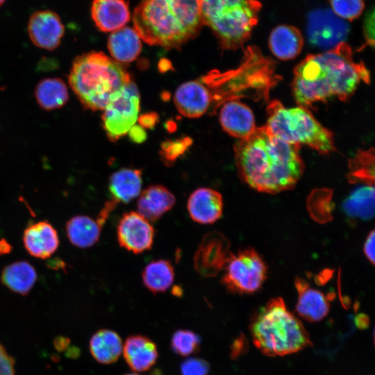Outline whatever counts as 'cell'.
<instances>
[{"label":"cell","instance_id":"obj_30","mask_svg":"<svg viewBox=\"0 0 375 375\" xmlns=\"http://www.w3.org/2000/svg\"><path fill=\"white\" fill-rule=\"evenodd\" d=\"M374 188L367 185L354 190L344 203L346 212L351 217L369 219L374 214Z\"/></svg>","mask_w":375,"mask_h":375},{"label":"cell","instance_id":"obj_11","mask_svg":"<svg viewBox=\"0 0 375 375\" xmlns=\"http://www.w3.org/2000/svg\"><path fill=\"white\" fill-rule=\"evenodd\" d=\"M155 230L149 221L138 212L123 215L117 228V238L121 247L133 253L151 249Z\"/></svg>","mask_w":375,"mask_h":375},{"label":"cell","instance_id":"obj_23","mask_svg":"<svg viewBox=\"0 0 375 375\" xmlns=\"http://www.w3.org/2000/svg\"><path fill=\"white\" fill-rule=\"evenodd\" d=\"M142 171L124 168L114 172L109 178L108 189L112 201L127 203L139 197L142 188Z\"/></svg>","mask_w":375,"mask_h":375},{"label":"cell","instance_id":"obj_7","mask_svg":"<svg viewBox=\"0 0 375 375\" xmlns=\"http://www.w3.org/2000/svg\"><path fill=\"white\" fill-rule=\"evenodd\" d=\"M266 126L276 137L292 144H305L322 153L335 150L332 133L304 107L286 108L278 100L267 107Z\"/></svg>","mask_w":375,"mask_h":375},{"label":"cell","instance_id":"obj_38","mask_svg":"<svg viewBox=\"0 0 375 375\" xmlns=\"http://www.w3.org/2000/svg\"><path fill=\"white\" fill-rule=\"evenodd\" d=\"M374 231L372 230L364 244L365 255L373 265L374 264Z\"/></svg>","mask_w":375,"mask_h":375},{"label":"cell","instance_id":"obj_39","mask_svg":"<svg viewBox=\"0 0 375 375\" xmlns=\"http://www.w3.org/2000/svg\"><path fill=\"white\" fill-rule=\"evenodd\" d=\"M244 346V342L242 340V338H240L237 339L234 344L232 346L231 350H232V356H237L240 354L241 351H242V349Z\"/></svg>","mask_w":375,"mask_h":375},{"label":"cell","instance_id":"obj_26","mask_svg":"<svg viewBox=\"0 0 375 375\" xmlns=\"http://www.w3.org/2000/svg\"><path fill=\"white\" fill-rule=\"evenodd\" d=\"M89 348L91 355L98 362L109 365L118 360L122 353L123 344L115 331L101 329L91 337Z\"/></svg>","mask_w":375,"mask_h":375},{"label":"cell","instance_id":"obj_4","mask_svg":"<svg viewBox=\"0 0 375 375\" xmlns=\"http://www.w3.org/2000/svg\"><path fill=\"white\" fill-rule=\"evenodd\" d=\"M131 81L119 62L98 51L77 57L69 75L72 89L81 103L92 110H104Z\"/></svg>","mask_w":375,"mask_h":375},{"label":"cell","instance_id":"obj_27","mask_svg":"<svg viewBox=\"0 0 375 375\" xmlns=\"http://www.w3.org/2000/svg\"><path fill=\"white\" fill-rule=\"evenodd\" d=\"M3 284L12 292L25 295L37 280V273L29 262L20 260L6 266L1 276Z\"/></svg>","mask_w":375,"mask_h":375},{"label":"cell","instance_id":"obj_29","mask_svg":"<svg viewBox=\"0 0 375 375\" xmlns=\"http://www.w3.org/2000/svg\"><path fill=\"white\" fill-rule=\"evenodd\" d=\"M35 97L41 108L47 110H54L62 107L67 103L68 90L60 78H45L37 85Z\"/></svg>","mask_w":375,"mask_h":375},{"label":"cell","instance_id":"obj_1","mask_svg":"<svg viewBox=\"0 0 375 375\" xmlns=\"http://www.w3.org/2000/svg\"><path fill=\"white\" fill-rule=\"evenodd\" d=\"M299 149L275 136L265 125L256 127L234 146L239 175L259 192L276 194L290 190L304 170Z\"/></svg>","mask_w":375,"mask_h":375},{"label":"cell","instance_id":"obj_16","mask_svg":"<svg viewBox=\"0 0 375 375\" xmlns=\"http://www.w3.org/2000/svg\"><path fill=\"white\" fill-rule=\"evenodd\" d=\"M219 121L226 133L240 140L248 137L256 128L252 110L237 99L228 100L222 105Z\"/></svg>","mask_w":375,"mask_h":375},{"label":"cell","instance_id":"obj_2","mask_svg":"<svg viewBox=\"0 0 375 375\" xmlns=\"http://www.w3.org/2000/svg\"><path fill=\"white\" fill-rule=\"evenodd\" d=\"M369 81V70L354 60L350 46L343 42L307 56L294 69L292 88L296 101L306 108L333 97L347 101L361 82Z\"/></svg>","mask_w":375,"mask_h":375},{"label":"cell","instance_id":"obj_36","mask_svg":"<svg viewBox=\"0 0 375 375\" xmlns=\"http://www.w3.org/2000/svg\"><path fill=\"white\" fill-rule=\"evenodd\" d=\"M364 33L365 39L369 45L374 46V11L367 15L364 22Z\"/></svg>","mask_w":375,"mask_h":375},{"label":"cell","instance_id":"obj_5","mask_svg":"<svg viewBox=\"0 0 375 375\" xmlns=\"http://www.w3.org/2000/svg\"><path fill=\"white\" fill-rule=\"evenodd\" d=\"M249 328L253 344L267 356H285L312 346L304 326L281 297L260 308Z\"/></svg>","mask_w":375,"mask_h":375},{"label":"cell","instance_id":"obj_33","mask_svg":"<svg viewBox=\"0 0 375 375\" xmlns=\"http://www.w3.org/2000/svg\"><path fill=\"white\" fill-rule=\"evenodd\" d=\"M330 3L336 16L348 21L359 17L365 8L363 0H330Z\"/></svg>","mask_w":375,"mask_h":375},{"label":"cell","instance_id":"obj_35","mask_svg":"<svg viewBox=\"0 0 375 375\" xmlns=\"http://www.w3.org/2000/svg\"><path fill=\"white\" fill-rule=\"evenodd\" d=\"M14 360L0 343V375H15Z\"/></svg>","mask_w":375,"mask_h":375},{"label":"cell","instance_id":"obj_15","mask_svg":"<svg viewBox=\"0 0 375 375\" xmlns=\"http://www.w3.org/2000/svg\"><path fill=\"white\" fill-rule=\"evenodd\" d=\"M187 208L193 221L201 224H213L222 215V196L215 190L199 188L190 194Z\"/></svg>","mask_w":375,"mask_h":375},{"label":"cell","instance_id":"obj_6","mask_svg":"<svg viewBox=\"0 0 375 375\" xmlns=\"http://www.w3.org/2000/svg\"><path fill=\"white\" fill-rule=\"evenodd\" d=\"M203 25L208 26L226 49L242 47L258 23V0H199Z\"/></svg>","mask_w":375,"mask_h":375},{"label":"cell","instance_id":"obj_28","mask_svg":"<svg viewBox=\"0 0 375 375\" xmlns=\"http://www.w3.org/2000/svg\"><path fill=\"white\" fill-rule=\"evenodd\" d=\"M142 278L144 286L153 294L164 292L174 282V269L168 260H153L146 265Z\"/></svg>","mask_w":375,"mask_h":375},{"label":"cell","instance_id":"obj_40","mask_svg":"<svg viewBox=\"0 0 375 375\" xmlns=\"http://www.w3.org/2000/svg\"><path fill=\"white\" fill-rule=\"evenodd\" d=\"M124 375H140V374H136V373H128V374H125Z\"/></svg>","mask_w":375,"mask_h":375},{"label":"cell","instance_id":"obj_31","mask_svg":"<svg viewBox=\"0 0 375 375\" xmlns=\"http://www.w3.org/2000/svg\"><path fill=\"white\" fill-rule=\"evenodd\" d=\"M348 178L352 183L362 181L367 185H374V149L360 150L349 160Z\"/></svg>","mask_w":375,"mask_h":375},{"label":"cell","instance_id":"obj_12","mask_svg":"<svg viewBox=\"0 0 375 375\" xmlns=\"http://www.w3.org/2000/svg\"><path fill=\"white\" fill-rule=\"evenodd\" d=\"M229 242L220 233L211 232L203 236L194 256V267L203 276H216L229 258Z\"/></svg>","mask_w":375,"mask_h":375},{"label":"cell","instance_id":"obj_10","mask_svg":"<svg viewBox=\"0 0 375 375\" xmlns=\"http://www.w3.org/2000/svg\"><path fill=\"white\" fill-rule=\"evenodd\" d=\"M349 27L332 10L317 9L308 15L307 33L309 42L315 47L331 49L344 42Z\"/></svg>","mask_w":375,"mask_h":375},{"label":"cell","instance_id":"obj_37","mask_svg":"<svg viewBox=\"0 0 375 375\" xmlns=\"http://www.w3.org/2000/svg\"><path fill=\"white\" fill-rule=\"evenodd\" d=\"M185 141H180L174 142L171 145L168 144L167 146L163 147V150L165 152L164 153L165 158L169 161L175 160L177 156L181 155L182 150L185 149Z\"/></svg>","mask_w":375,"mask_h":375},{"label":"cell","instance_id":"obj_19","mask_svg":"<svg viewBox=\"0 0 375 375\" xmlns=\"http://www.w3.org/2000/svg\"><path fill=\"white\" fill-rule=\"evenodd\" d=\"M295 287L298 292L296 310L303 319L316 322L322 320L328 313L330 304L321 291L309 286L303 279L297 278Z\"/></svg>","mask_w":375,"mask_h":375},{"label":"cell","instance_id":"obj_8","mask_svg":"<svg viewBox=\"0 0 375 375\" xmlns=\"http://www.w3.org/2000/svg\"><path fill=\"white\" fill-rule=\"evenodd\" d=\"M224 270L222 283L230 292L238 294L258 291L267 276V266L253 249L231 253Z\"/></svg>","mask_w":375,"mask_h":375},{"label":"cell","instance_id":"obj_20","mask_svg":"<svg viewBox=\"0 0 375 375\" xmlns=\"http://www.w3.org/2000/svg\"><path fill=\"white\" fill-rule=\"evenodd\" d=\"M122 352L127 365L135 372L147 371L156 363L158 357L156 344L142 335L128 337Z\"/></svg>","mask_w":375,"mask_h":375},{"label":"cell","instance_id":"obj_21","mask_svg":"<svg viewBox=\"0 0 375 375\" xmlns=\"http://www.w3.org/2000/svg\"><path fill=\"white\" fill-rule=\"evenodd\" d=\"M175 196L165 186L150 185L139 195L138 212L148 221L154 222L169 211L175 205Z\"/></svg>","mask_w":375,"mask_h":375},{"label":"cell","instance_id":"obj_9","mask_svg":"<svg viewBox=\"0 0 375 375\" xmlns=\"http://www.w3.org/2000/svg\"><path fill=\"white\" fill-rule=\"evenodd\" d=\"M139 110V92L131 81L103 110V128L110 140L115 141L131 131Z\"/></svg>","mask_w":375,"mask_h":375},{"label":"cell","instance_id":"obj_17","mask_svg":"<svg viewBox=\"0 0 375 375\" xmlns=\"http://www.w3.org/2000/svg\"><path fill=\"white\" fill-rule=\"evenodd\" d=\"M91 17L100 31L113 32L125 26L131 13L125 0H93Z\"/></svg>","mask_w":375,"mask_h":375},{"label":"cell","instance_id":"obj_3","mask_svg":"<svg viewBox=\"0 0 375 375\" xmlns=\"http://www.w3.org/2000/svg\"><path fill=\"white\" fill-rule=\"evenodd\" d=\"M132 19L143 41L169 49L192 39L203 25L199 0H142Z\"/></svg>","mask_w":375,"mask_h":375},{"label":"cell","instance_id":"obj_13","mask_svg":"<svg viewBox=\"0 0 375 375\" xmlns=\"http://www.w3.org/2000/svg\"><path fill=\"white\" fill-rule=\"evenodd\" d=\"M27 30L31 42L38 47L47 50L56 49L65 33L60 16L50 10L33 13L28 22Z\"/></svg>","mask_w":375,"mask_h":375},{"label":"cell","instance_id":"obj_18","mask_svg":"<svg viewBox=\"0 0 375 375\" xmlns=\"http://www.w3.org/2000/svg\"><path fill=\"white\" fill-rule=\"evenodd\" d=\"M23 242L30 255L42 259L50 257L59 245L58 233L47 221L28 226L24 230Z\"/></svg>","mask_w":375,"mask_h":375},{"label":"cell","instance_id":"obj_22","mask_svg":"<svg viewBox=\"0 0 375 375\" xmlns=\"http://www.w3.org/2000/svg\"><path fill=\"white\" fill-rule=\"evenodd\" d=\"M303 38L299 28L291 25H278L271 32L269 47L278 59L289 60L296 58L301 51Z\"/></svg>","mask_w":375,"mask_h":375},{"label":"cell","instance_id":"obj_34","mask_svg":"<svg viewBox=\"0 0 375 375\" xmlns=\"http://www.w3.org/2000/svg\"><path fill=\"white\" fill-rule=\"evenodd\" d=\"M210 366L205 360L189 358L181 365V375H208Z\"/></svg>","mask_w":375,"mask_h":375},{"label":"cell","instance_id":"obj_14","mask_svg":"<svg viewBox=\"0 0 375 375\" xmlns=\"http://www.w3.org/2000/svg\"><path fill=\"white\" fill-rule=\"evenodd\" d=\"M212 101L211 92L199 81L183 83L176 90L174 103L183 116L197 118L203 115Z\"/></svg>","mask_w":375,"mask_h":375},{"label":"cell","instance_id":"obj_41","mask_svg":"<svg viewBox=\"0 0 375 375\" xmlns=\"http://www.w3.org/2000/svg\"><path fill=\"white\" fill-rule=\"evenodd\" d=\"M6 0H0V6L3 4Z\"/></svg>","mask_w":375,"mask_h":375},{"label":"cell","instance_id":"obj_25","mask_svg":"<svg viewBox=\"0 0 375 375\" xmlns=\"http://www.w3.org/2000/svg\"><path fill=\"white\" fill-rule=\"evenodd\" d=\"M108 49L115 61H133L142 49L141 38L134 28L128 26L113 31L108 40Z\"/></svg>","mask_w":375,"mask_h":375},{"label":"cell","instance_id":"obj_32","mask_svg":"<svg viewBox=\"0 0 375 375\" xmlns=\"http://www.w3.org/2000/svg\"><path fill=\"white\" fill-rule=\"evenodd\" d=\"M200 337L190 330L176 331L171 338V348L173 351L182 356H188L197 353L200 349Z\"/></svg>","mask_w":375,"mask_h":375},{"label":"cell","instance_id":"obj_24","mask_svg":"<svg viewBox=\"0 0 375 375\" xmlns=\"http://www.w3.org/2000/svg\"><path fill=\"white\" fill-rule=\"evenodd\" d=\"M106 219L99 215L96 219L87 215H76L66 224L69 242L80 248L93 246L99 239Z\"/></svg>","mask_w":375,"mask_h":375}]
</instances>
